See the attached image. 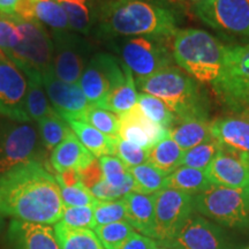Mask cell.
Here are the masks:
<instances>
[{
	"label": "cell",
	"mask_w": 249,
	"mask_h": 249,
	"mask_svg": "<svg viewBox=\"0 0 249 249\" xmlns=\"http://www.w3.org/2000/svg\"><path fill=\"white\" fill-rule=\"evenodd\" d=\"M173 59L179 68L213 91L219 104L234 114L249 96L230 61V44L208 31L180 28L171 40Z\"/></svg>",
	"instance_id": "1"
},
{
	"label": "cell",
	"mask_w": 249,
	"mask_h": 249,
	"mask_svg": "<svg viewBox=\"0 0 249 249\" xmlns=\"http://www.w3.org/2000/svg\"><path fill=\"white\" fill-rule=\"evenodd\" d=\"M62 211L57 179L38 160L18 165L0 176V214L20 222L55 225Z\"/></svg>",
	"instance_id": "2"
},
{
	"label": "cell",
	"mask_w": 249,
	"mask_h": 249,
	"mask_svg": "<svg viewBox=\"0 0 249 249\" xmlns=\"http://www.w3.org/2000/svg\"><path fill=\"white\" fill-rule=\"evenodd\" d=\"M96 20L107 37L172 39L182 11L174 0H99Z\"/></svg>",
	"instance_id": "3"
},
{
	"label": "cell",
	"mask_w": 249,
	"mask_h": 249,
	"mask_svg": "<svg viewBox=\"0 0 249 249\" xmlns=\"http://www.w3.org/2000/svg\"><path fill=\"white\" fill-rule=\"evenodd\" d=\"M135 83L141 92L163 101L177 120H210L211 101L208 91L177 65Z\"/></svg>",
	"instance_id": "4"
},
{
	"label": "cell",
	"mask_w": 249,
	"mask_h": 249,
	"mask_svg": "<svg viewBox=\"0 0 249 249\" xmlns=\"http://www.w3.org/2000/svg\"><path fill=\"white\" fill-rule=\"evenodd\" d=\"M194 210L222 227L249 229V187L232 189L211 186L194 196Z\"/></svg>",
	"instance_id": "5"
},
{
	"label": "cell",
	"mask_w": 249,
	"mask_h": 249,
	"mask_svg": "<svg viewBox=\"0 0 249 249\" xmlns=\"http://www.w3.org/2000/svg\"><path fill=\"white\" fill-rule=\"evenodd\" d=\"M192 12L219 35L249 44V0H202Z\"/></svg>",
	"instance_id": "6"
},
{
	"label": "cell",
	"mask_w": 249,
	"mask_h": 249,
	"mask_svg": "<svg viewBox=\"0 0 249 249\" xmlns=\"http://www.w3.org/2000/svg\"><path fill=\"white\" fill-rule=\"evenodd\" d=\"M20 31L21 40L15 46L8 60L21 71H35L43 74L51 70L54 46L43 24L36 20H23L12 15Z\"/></svg>",
	"instance_id": "7"
},
{
	"label": "cell",
	"mask_w": 249,
	"mask_h": 249,
	"mask_svg": "<svg viewBox=\"0 0 249 249\" xmlns=\"http://www.w3.org/2000/svg\"><path fill=\"white\" fill-rule=\"evenodd\" d=\"M171 40L151 37H132L121 46L123 64L133 73L135 82L174 66Z\"/></svg>",
	"instance_id": "8"
},
{
	"label": "cell",
	"mask_w": 249,
	"mask_h": 249,
	"mask_svg": "<svg viewBox=\"0 0 249 249\" xmlns=\"http://www.w3.org/2000/svg\"><path fill=\"white\" fill-rule=\"evenodd\" d=\"M194 213V196L176 189H161L155 194V240L166 247Z\"/></svg>",
	"instance_id": "9"
},
{
	"label": "cell",
	"mask_w": 249,
	"mask_h": 249,
	"mask_svg": "<svg viewBox=\"0 0 249 249\" xmlns=\"http://www.w3.org/2000/svg\"><path fill=\"white\" fill-rule=\"evenodd\" d=\"M39 132L28 123L6 124L0 129V176L14 167L37 160Z\"/></svg>",
	"instance_id": "10"
},
{
	"label": "cell",
	"mask_w": 249,
	"mask_h": 249,
	"mask_svg": "<svg viewBox=\"0 0 249 249\" xmlns=\"http://www.w3.org/2000/svg\"><path fill=\"white\" fill-rule=\"evenodd\" d=\"M124 81V67L110 54H96L88 62L79 81L90 104L101 107L112 90Z\"/></svg>",
	"instance_id": "11"
},
{
	"label": "cell",
	"mask_w": 249,
	"mask_h": 249,
	"mask_svg": "<svg viewBox=\"0 0 249 249\" xmlns=\"http://www.w3.org/2000/svg\"><path fill=\"white\" fill-rule=\"evenodd\" d=\"M177 249H231L229 235L223 227L194 213L166 246Z\"/></svg>",
	"instance_id": "12"
},
{
	"label": "cell",
	"mask_w": 249,
	"mask_h": 249,
	"mask_svg": "<svg viewBox=\"0 0 249 249\" xmlns=\"http://www.w3.org/2000/svg\"><path fill=\"white\" fill-rule=\"evenodd\" d=\"M27 80L7 58L0 57V116L15 123H29L26 108Z\"/></svg>",
	"instance_id": "13"
},
{
	"label": "cell",
	"mask_w": 249,
	"mask_h": 249,
	"mask_svg": "<svg viewBox=\"0 0 249 249\" xmlns=\"http://www.w3.org/2000/svg\"><path fill=\"white\" fill-rule=\"evenodd\" d=\"M43 85L54 111L65 120H82L91 107L79 83H67L59 80L52 70L42 74Z\"/></svg>",
	"instance_id": "14"
},
{
	"label": "cell",
	"mask_w": 249,
	"mask_h": 249,
	"mask_svg": "<svg viewBox=\"0 0 249 249\" xmlns=\"http://www.w3.org/2000/svg\"><path fill=\"white\" fill-rule=\"evenodd\" d=\"M213 186L241 189L249 187V160L222 147L204 171Z\"/></svg>",
	"instance_id": "15"
},
{
	"label": "cell",
	"mask_w": 249,
	"mask_h": 249,
	"mask_svg": "<svg viewBox=\"0 0 249 249\" xmlns=\"http://www.w3.org/2000/svg\"><path fill=\"white\" fill-rule=\"evenodd\" d=\"M119 118V139L132 142L145 150L169 135V130L154 123L143 113L138 104L129 111L118 114Z\"/></svg>",
	"instance_id": "16"
},
{
	"label": "cell",
	"mask_w": 249,
	"mask_h": 249,
	"mask_svg": "<svg viewBox=\"0 0 249 249\" xmlns=\"http://www.w3.org/2000/svg\"><path fill=\"white\" fill-rule=\"evenodd\" d=\"M75 39L66 31L55 33L51 70L59 80L67 83H79L87 67L82 50L77 48Z\"/></svg>",
	"instance_id": "17"
},
{
	"label": "cell",
	"mask_w": 249,
	"mask_h": 249,
	"mask_svg": "<svg viewBox=\"0 0 249 249\" xmlns=\"http://www.w3.org/2000/svg\"><path fill=\"white\" fill-rule=\"evenodd\" d=\"M213 136L222 147L249 160V121L235 114H227L211 121Z\"/></svg>",
	"instance_id": "18"
},
{
	"label": "cell",
	"mask_w": 249,
	"mask_h": 249,
	"mask_svg": "<svg viewBox=\"0 0 249 249\" xmlns=\"http://www.w3.org/2000/svg\"><path fill=\"white\" fill-rule=\"evenodd\" d=\"M9 239L14 249H60L54 229L50 225L13 219Z\"/></svg>",
	"instance_id": "19"
},
{
	"label": "cell",
	"mask_w": 249,
	"mask_h": 249,
	"mask_svg": "<svg viewBox=\"0 0 249 249\" xmlns=\"http://www.w3.org/2000/svg\"><path fill=\"white\" fill-rule=\"evenodd\" d=\"M96 160L97 158L80 142L74 132L55 147L50 156V163L57 173L71 170L81 171Z\"/></svg>",
	"instance_id": "20"
},
{
	"label": "cell",
	"mask_w": 249,
	"mask_h": 249,
	"mask_svg": "<svg viewBox=\"0 0 249 249\" xmlns=\"http://www.w3.org/2000/svg\"><path fill=\"white\" fill-rule=\"evenodd\" d=\"M126 205V220L134 230L154 239L155 230V195L130 192L124 196Z\"/></svg>",
	"instance_id": "21"
},
{
	"label": "cell",
	"mask_w": 249,
	"mask_h": 249,
	"mask_svg": "<svg viewBox=\"0 0 249 249\" xmlns=\"http://www.w3.org/2000/svg\"><path fill=\"white\" fill-rule=\"evenodd\" d=\"M211 121L207 119L177 120L169 130V136L183 151L213 139Z\"/></svg>",
	"instance_id": "22"
},
{
	"label": "cell",
	"mask_w": 249,
	"mask_h": 249,
	"mask_svg": "<svg viewBox=\"0 0 249 249\" xmlns=\"http://www.w3.org/2000/svg\"><path fill=\"white\" fill-rule=\"evenodd\" d=\"M67 124L73 130L76 138L80 140L96 158H101L103 156L116 155V142L117 139L105 135L95 127L81 120H67Z\"/></svg>",
	"instance_id": "23"
},
{
	"label": "cell",
	"mask_w": 249,
	"mask_h": 249,
	"mask_svg": "<svg viewBox=\"0 0 249 249\" xmlns=\"http://www.w3.org/2000/svg\"><path fill=\"white\" fill-rule=\"evenodd\" d=\"M23 74L27 77V113L30 120L39 121L53 110L50 105L48 95L45 92L42 74L35 71H23Z\"/></svg>",
	"instance_id": "24"
},
{
	"label": "cell",
	"mask_w": 249,
	"mask_h": 249,
	"mask_svg": "<svg viewBox=\"0 0 249 249\" xmlns=\"http://www.w3.org/2000/svg\"><path fill=\"white\" fill-rule=\"evenodd\" d=\"M211 186L204 171L187 166L178 167L166 178V188L176 189L192 196L204 193Z\"/></svg>",
	"instance_id": "25"
},
{
	"label": "cell",
	"mask_w": 249,
	"mask_h": 249,
	"mask_svg": "<svg viewBox=\"0 0 249 249\" xmlns=\"http://www.w3.org/2000/svg\"><path fill=\"white\" fill-rule=\"evenodd\" d=\"M124 71V81L116 89L108 93V96L102 104V108L108 110L116 114H121L129 111L138 104L139 93L136 91V83L133 73L123 64Z\"/></svg>",
	"instance_id": "26"
},
{
	"label": "cell",
	"mask_w": 249,
	"mask_h": 249,
	"mask_svg": "<svg viewBox=\"0 0 249 249\" xmlns=\"http://www.w3.org/2000/svg\"><path fill=\"white\" fill-rule=\"evenodd\" d=\"M183 151L169 135L155 144L148 154V163L169 176L181 166Z\"/></svg>",
	"instance_id": "27"
},
{
	"label": "cell",
	"mask_w": 249,
	"mask_h": 249,
	"mask_svg": "<svg viewBox=\"0 0 249 249\" xmlns=\"http://www.w3.org/2000/svg\"><path fill=\"white\" fill-rule=\"evenodd\" d=\"M54 232L60 249H105L92 230L73 229L59 222Z\"/></svg>",
	"instance_id": "28"
},
{
	"label": "cell",
	"mask_w": 249,
	"mask_h": 249,
	"mask_svg": "<svg viewBox=\"0 0 249 249\" xmlns=\"http://www.w3.org/2000/svg\"><path fill=\"white\" fill-rule=\"evenodd\" d=\"M38 124L40 142L46 151L53 150L71 133H73L67 121L54 110L42 118Z\"/></svg>",
	"instance_id": "29"
},
{
	"label": "cell",
	"mask_w": 249,
	"mask_h": 249,
	"mask_svg": "<svg viewBox=\"0 0 249 249\" xmlns=\"http://www.w3.org/2000/svg\"><path fill=\"white\" fill-rule=\"evenodd\" d=\"M134 180V192L145 195H155L166 188L167 176L150 163H144L128 169Z\"/></svg>",
	"instance_id": "30"
},
{
	"label": "cell",
	"mask_w": 249,
	"mask_h": 249,
	"mask_svg": "<svg viewBox=\"0 0 249 249\" xmlns=\"http://www.w3.org/2000/svg\"><path fill=\"white\" fill-rule=\"evenodd\" d=\"M58 2L67 15L70 29L87 35L91 29L93 20H96L97 17V5L93 6L92 1L82 2L70 0H60Z\"/></svg>",
	"instance_id": "31"
},
{
	"label": "cell",
	"mask_w": 249,
	"mask_h": 249,
	"mask_svg": "<svg viewBox=\"0 0 249 249\" xmlns=\"http://www.w3.org/2000/svg\"><path fill=\"white\" fill-rule=\"evenodd\" d=\"M35 20L52 28L55 33L70 29L67 15L57 0H30Z\"/></svg>",
	"instance_id": "32"
},
{
	"label": "cell",
	"mask_w": 249,
	"mask_h": 249,
	"mask_svg": "<svg viewBox=\"0 0 249 249\" xmlns=\"http://www.w3.org/2000/svg\"><path fill=\"white\" fill-rule=\"evenodd\" d=\"M138 105L149 119L160 124L164 129L170 130L177 121V117L167 107V105L160 98L149 95V93H139Z\"/></svg>",
	"instance_id": "33"
},
{
	"label": "cell",
	"mask_w": 249,
	"mask_h": 249,
	"mask_svg": "<svg viewBox=\"0 0 249 249\" xmlns=\"http://www.w3.org/2000/svg\"><path fill=\"white\" fill-rule=\"evenodd\" d=\"M222 149V144L213 138L196 147L183 152L181 166L205 171L216 155Z\"/></svg>",
	"instance_id": "34"
},
{
	"label": "cell",
	"mask_w": 249,
	"mask_h": 249,
	"mask_svg": "<svg viewBox=\"0 0 249 249\" xmlns=\"http://www.w3.org/2000/svg\"><path fill=\"white\" fill-rule=\"evenodd\" d=\"M93 232L105 249H120L129 235L135 231L127 220H123L96 226Z\"/></svg>",
	"instance_id": "35"
},
{
	"label": "cell",
	"mask_w": 249,
	"mask_h": 249,
	"mask_svg": "<svg viewBox=\"0 0 249 249\" xmlns=\"http://www.w3.org/2000/svg\"><path fill=\"white\" fill-rule=\"evenodd\" d=\"M81 121L89 124L105 135L113 139L119 138V118L113 112L91 105Z\"/></svg>",
	"instance_id": "36"
},
{
	"label": "cell",
	"mask_w": 249,
	"mask_h": 249,
	"mask_svg": "<svg viewBox=\"0 0 249 249\" xmlns=\"http://www.w3.org/2000/svg\"><path fill=\"white\" fill-rule=\"evenodd\" d=\"M104 180L113 187L134 185L128 167L116 156H103L98 158Z\"/></svg>",
	"instance_id": "37"
},
{
	"label": "cell",
	"mask_w": 249,
	"mask_h": 249,
	"mask_svg": "<svg viewBox=\"0 0 249 249\" xmlns=\"http://www.w3.org/2000/svg\"><path fill=\"white\" fill-rule=\"evenodd\" d=\"M96 226L126 220V205L124 197L114 201H98L93 207Z\"/></svg>",
	"instance_id": "38"
},
{
	"label": "cell",
	"mask_w": 249,
	"mask_h": 249,
	"mask_svg": "<svg viewBox=\"0 0 249 249\" xmlns=\"http://www.w3.org/2000/svg\"><path fill=\"white\" fill-rule=\"evenodd\" d=\"M60 223L73 229L95 230L93 207H64Z\"/></svg>",
	"instance_id": "39"
},
{
	"label": "cell",
	"mask_w": 249,
	"mask_h": 249,
	"mask_svg": "<svg viewBox=\"0 0 249 249\" xmlns=\"http://www.w3.org/2000/svg\"><path fill=\"white\" fill-rule=\"evenodd\" d=\"M60 195L64 207H95L98 202L82 182L60 187Z\"/></svg>",
	"instance_id": "40"
},
{
	"label": "cell",
	"mask_w": 249,
	"mask_h": 249,
	"mask_svg": "<svg viewBox=\"0 0 249 249\" xmlns=\"http://www.w3.org/2000/svg\"><path fill=\"white\" fill-rule=\"evenodd\" d=\"M149 150H145L132 142L124 141L123 139H117L116 142V157L123 161L128 169L144 164L148 161Z\"/></svg>",
	"instance_id": "41"
},
{
	"label": "cell",
	"mask_w": 249,
	"mask_h": 249,
	"mask_svg": "<svg viewBox=\"0 0 249 249\" xmlns=\"http://www.w3.org/2000/svg\"><path fill=\"white\" fill-rule=\"evenodd\" d=\"M20 40V31L13 18L6 15H0V57L8 58Z\"/></svg>",
	"instance_id": "42"
},
{
	"label": "cell",
	"mask_w": 249,
	"mask_h": 249,
	"mask_svg": "<svg viewBox=\"0 0 249 249\" xmlns=\"http://www.w3.org/2000/svg\"><path fill=\"white\" fill-rule=\"evenodd\" d=\"M230 61L236 75L249 89V44H230Z\"/></svg>",
	"instance_id": "43"
},
{
	"label": "cell",
	"mask_w": 249,
	"mask_h": 249,
	"mask_svg": "<svg viewBox=\"0 0 249 249\" xmlns=\"http://www.w3.org/2000/svg\"><path fill=\"white\" fill-rule=\"evenodd\" d=\"M81 182L85 185L87 188L90 189L93 187L96 183L102 181L104 179L103 177V172L101 169V165L98 163V160H96L93 163H91L89 166H87L86 169L79 171Z\"/></svg>",
	"instance_id": "44"
},
{
	"label": "cell",
	"mask_w": 249,
	"mask_h": 249,
	"mask_svg": "<svg viewBox=\"0 0 249 249\" xmlns=\"http://www.w3.org/2000/svg\"><path fill=\"white\" fill-rule=\"evenodd\" d=\"M160 244L155 239L143 235L141 233L133 232L120 249H155Z\"/></svg>",
	"instance_id": "45"
},
{
	"label": "cell",
	"mask_w": 249,
	"mask_h": 249,
	"mask_svg": "<svg viewBox=\"0 0 249 249\" xmlns=\"http://www.w3.org/2000/svg\"><path fill=\"white\" fill-rule=\"evenodd\" d=\"M18 1L20 0H0V15H6V17L15 15Z\"/></svg>",
	"instance_id": "46"
},
{
	"label": "cell",
	"mask_w": 249,
	"mask_h": 249,
	"mask_svg": "<svg viewBox=\"0 0 249 249\" xmlns=\"http://www.w3.org/2000/svg\"><path fill=\"white\" fill-rule=\"evenodd\" d=\"M235 116L242 117L244 119L249 121V96L246 98V101L242 103V104L239 107L238 110L235 112Z\"/></svg>",
	"instance_id": "47"
},
{
	"label": "cell",
	"mask_w": 249,
	"mask_h": 249,
	"mask_svg": "<svg viewBox=\"0 0 249 249\" xmlns=\"http://www.w3.org/2000/svg\"><path fill=\"white\" fill-rule=\"evenodd\" d=\"M57 1H60V0H57ZM70 1H82V2H89V1H92V0H70Z\"/></svg>",
	"instance_id": "48"
},
{
	"label": "cell",
	"mask_w": 249,
	"mask_h": 249,
	"mask_svg": "<svg viewBox=\"0 0 249 249\" xmlns=\"http://www.w3.org/2000/svg\"><path fill=\"white\" fill-rule=\"evenodd\" d=\"M155 249H177V248H169V247H160V246H158L157 248H155Z\"/></svg>",
	"instance_id": "49"
},
{
	"label": "cell",
	"mask_w": 249,
	"mask_h": 249,
	"mask_svg": "<svg viewBox=\"0 0 249 249\" xmlns=\"http://www.w3.org/2000/svg\"><path fill=\"white\" fill-rule=\"evenodd\" d=\"M183 1H192V2H197V1H202V0H183Z\"/></svg>",
	"instance_id": "50"
},
{
	"label": "cell",
	"mask_w": 249,
	"mask_h": 249,
	"mask_svg": "<svg viewBox=\"0 0 249 249\" xmlns=\"http://www.w3.org/2000/svg\"><path fill=\"white\" fill-rule=\"evenodd\" d=\"M248 249H249V248H248Z\"/></svg>",
	"instance_id": "51"
}]
</instances>
